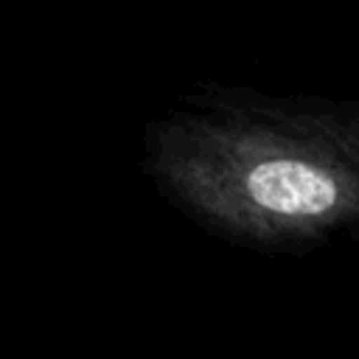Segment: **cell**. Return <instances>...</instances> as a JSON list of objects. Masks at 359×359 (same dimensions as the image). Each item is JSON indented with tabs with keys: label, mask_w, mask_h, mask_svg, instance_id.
Returning a JSON list of instances; mask_svg holds the SVG:
<instances>
[{
	"label": "cell",
	"mask_w": 359,
	"mask_h": 359,
	"mask_svg": "<svg viewBox=\"0 0 359 359\" xmlns=\"http://www.w3.org/2000/svg\"><path fill=\"white\" fill-rule=\"evenodd\" d=\"M230 135L227 168L210 180L222 222L269 244L359 233V98L264 101Z\"/></svg>",
	"instance_id": "1"
}]
</instances>
